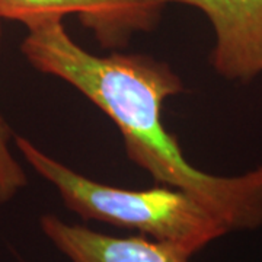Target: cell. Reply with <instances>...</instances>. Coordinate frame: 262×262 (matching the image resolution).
<instances>
[{"label": "cell", "instance_id": "8992f818", "mask_svg": "<svg viewBox=\"0 0 262 262\" xmlns=\"http://www.w3.org/2000/svg\"><path fill=\"white\" fill-rule=\"evenodd\" d=\"M10 136L12 133L9 127L0 115V206L13 200L19 191L28 184L27 172L20 166L9 147Z\"/></svg>", "mask_w": 262, "mask_h": 262}, {"label": "cell", "instance_id": "5b68a950", "mask_svg": "<svg viewBox=\"0 0 262 262\" xmlns=\"http://www.w3.org/2000/svg\"><path fill=\"white\" fill-rule=\"evenodd\" d=\"M39 226L57 251L72 262H188L189 256L172 245L147 239L144 234L117 237L86 226L66 223L44 214Z\"/></svg>", "mask_w": 262, "mask_h": 262}, {"label": "cell", "instance_id": "6da1fadb", "mask_svg": "<svg viewBox=\"0 0 262 262\" xmlns=\"http://www.w3.org/2000/svg\"><path fill=\"white\" fill-rule=\"evenodd\" d=\"M20 51L38 72L64 80L96 105L118 127L128 159L155 182L194 196L230 232L261 227L262 165L237 177L206 173L188 163L163 127V102L184 92L170 66L144 54H91L58 19L29 28Z\"/></svg>", "mask_w": 262, "mask_h": 262}, {"label": "cell", "instance_id": "52a82bcc", "mask_svg": "<svg viewBox=\"0 0 262 262\" xmlns=\"http://www.w3.org/2000/svg\"><path fill=\"white\" fill-rule=\"evenodd\" d=\"M0 22H2V20H0Z\"/></svg>", "mask_w": 262, "mask_h": 262}, {"label": "cell", "instance_id": "277c9868", "mask_svg": "<svg viewBox=\"0 0 262 262\" xmlns=\"http://www.w3.org/2000/svg\"><path fill=\"white\" fill-rule=\"evenodd\" d=\"M201 10L213 25L211 64L227 80L262 75V0H166Z\"/></svg>", "mask_w": 262, "mask_h": 262}, {"label": "cell", "instance_id": "3957f363", "mask_svg": "<svg viewBox=\"0 0 262 262\" xmlns=\"http://www.w3.org/2000/svg\"><path fill=\"white\" fill-rule=\"evenodd\" d=\"M166 0H0V20L27 28L75 15L105 48H121L137 32L153 28Z\"/></svg>", "mask_w": 262, "mask_h": 262}, {"label": "cell", "instance_id": "7a4b0ae2", "mask_svg": "<svg viewBox=\"0 0 262 262\" xmlns=\"http://www.w3.org/2000/svg\"><path fill=\"white\" fill-rule=\"evenodd\" d=\"M15 146L29 166L58 191L64 206L84 220L139 230L189 258L230 232L219 215L181 189L111 187L77 173L22 136H15Z\"/></svg>", "mask_w": 262, "mask_h": 262}]
</instances>
